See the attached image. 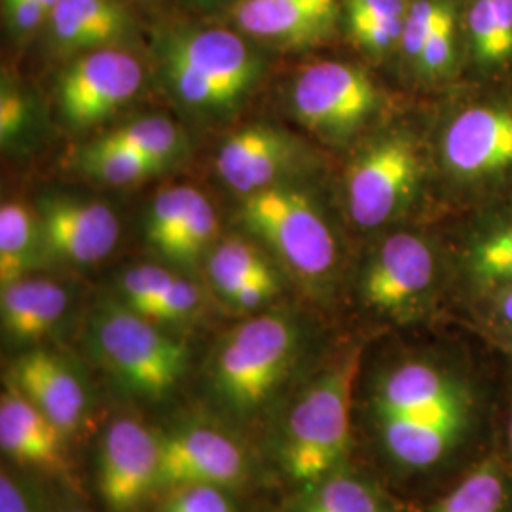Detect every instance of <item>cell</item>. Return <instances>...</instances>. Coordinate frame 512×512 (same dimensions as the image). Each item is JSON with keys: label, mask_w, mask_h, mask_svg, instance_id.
<instances>
[{"label": "cell", "mask_w": 512, "mask_h": 512, "mask_svg": "<svg viewBox=\"0 0 512 512\" xmlns=\"http://www.w3.org/2000/svg\"><path fill=\"white\" fill-rule=\"evenodd\" d=\"M48 18L55 40L65 48L105 46L126 25L112 0H59Z\"/></svg>", "instance_id": "obj_19"}, {"label": "cell", "mask_w": 512, "mask_h": 512, "mask_svg": "<svg viewBox=\"0 0 512 512\" xmlns=\"http://www.w3.org/2000/svg\"><path fill=\"white\" fill-rule=\"evenodd\" d=\"M512 486L499 459L478 465L429 512H509Z\"/></svg>", "instance_id": "obj_22"}, {"label": "cell", "mask_w": 512, "mask_h": 512, "mask_svg": "<svg viewBox=\"0 0 512 512\" xmlns=\"http://www.w3.org/2000/svg\"><path fill=\"white\" fill-rule=\"evenodd\" d=\"M207 268L211 283L224 302L251 281L277 277L264 255L239 239H228L217 245L209 256Z\"/></svg>", "instance_id": "obj_23"}, {"label": "cell", "mask_w": 512, "mask_h": 512, "mask_svg": "<svg viewBox=\"0 0 512 512\" xmlns=\"http://www.w3.org/2000/svg\"><path fill=\"white\" fill-rule=\"evenodd\" d=\"M160 512H234V505L230 490L198 484L167 492Z\"/></svg>", "instance_id": "obj_34"}, {"label": "cell", "mask_w": 512, "mask_h": 512, "mask_svg": "<svg viewBox=\"0 0 512 512\" xmlns=\"http://www.w3.org/2000/svg\"><path fill=\"white\" fill-rule=\"evenodd\" d=\"M0 512H46L6 469L0 473Z\"/></svg>", "instance_id": "obj_38"}, {"label": "cell", "mask_w": 512, "mask_h": 512, "mask_svg": "<svg viewBox=\"0 0 512 512\" xmlns=\"http://www.w3.org/2000/svg\"><path fill=\"white\" fill-rule=\"evenodd\" d=\"M99 148H124L165 165L181 147V135L175 124L165 118H147L116 129L93 143Z\"/></svg>", "instance_id": "obj_25"}, {"label": "cell", "mask_w": 512, "mask_h": 512, "mask_svg": "<svg viewBox=\"0 0 512 512\" xmlns=\"http://www.w3.org/2000/svg\"><path fill=\"white\" fill-rule=\"evenodd\" d=\"M46 253L42 224L25 203L6 202L0 207V287L29 277Z\"/></svg>", "instance_id": "obj_20"}, {"label": "cell", "mask_w": 512, "mask_h": 512, "mask_svg": "<svg viewBox=\"0 0 512 512\" xmlns=\"http://www.w3.org/2000/svg\"><path fill=\"white\" fill-rule=\"evenodd\" d=\"M361 359V348L351 349L287 404L277 440V463L296 490L308 488L348 463Z\"/></svg>", "instance_id": "obj_3"}, {"label": "cell", "mask_w": 512, "mask_h": 512, "mask_svg": "<svg viewBox=\"0 0 512 512\" xmlns=\"http://www.w3.org/2000/svg\"><path fill=\"white\" fill-rule=\"evenodd\" d=\"M291 99L300 122L330 139L355 133L380 107L368 74L340 61L310 65L296 78Z\"/></svg>", "instance_id": "obj_11"}, {"label": "cell", "mask_w": 512, "mask_h": 512, "mask_svg": "<svg viewBox=\"0 0 512 512\" xmlns=\"http://www.w3.org/2000/svg\"><path fill=\"white\" fill-rule=\"evenodd\" d=\"M57 2H59V0H42V4H44V8L48 10V14L54 10L55 4H57Z\"/></svg>", "instance_id": "obj_44"}, {"label": "cell", "mask_w": 512, "mask_h": 512, "mask_svg": "<svg viewBox=\"0 0 512 512\" xmlns=\"http://www.w3.org/2000/svg\"><path fill=\"white\" fill-rule=\"evenodd\" d=\"M366 418L384 458L401 473L418 475L444 465L471 437L478 399L456 368L404 359L374 380Z\"/></svg>", "instance_id": "obj_1"}, {"label": "cell", "mask_w": 512, "mask_h": 512, "mask_svg": "<svg viewBox=\"0 0 512 512\" xmlns=\"http://www.w3.org/2000/svg\"><path fill=\"white\" fill-rule=\"evenodd\" d=\"M421 175L420 147L410 135L389 133L372 141L349 165V217L361 228L384 226L414 200Z\"/></svg>", "instance_id": "obj_7"}, {"label": "cell", "mask_w": 512, "mask_h": 512, "mask_svg": "<svg viewBox=\"0 0 512 512\" xmlns=\"http://www.w3.org/2000/svg\"><path fill=\"white\" fill-rule=\"evenodd\" d=\"M164 67L173 92L196 109L234 105L258 76V61L249 46L222 29L171 38Z\"/></svg>", "instance_id": "obj_6"}, {"label": "cell", "mask_w": 512, "mask_h": 512, "mask_svg": "<svg viewBox=\"0 0 512 512\" xmlns=\"http://www.w3.org/2000/svg\"><path fill=\"white\" fill-rule=\"evenodd\" d=\"M177 275L162 266L143 264L126 270L120 277V298L129 310L147 317L173 285Z\"/></svg>", "instance_id": "obj_30"}, {"label": "cell", "mask_w": 512, "mask_h": 512, "mask_svg": "<svg viewBox=\"0 0 512 512\" xmlns=\"http://www.w3.org/2000/svg\"><path fill=\"white\" fill-rule=\"evenodd\" d=\"M38 217L46 253L73 264L107 258L120 238L118 219L105 203L48 198L40 202Z\"/></svg>", "instance_id": "obj_16"}, {"label": "cell", "mask_w": 512, "mask_h": 512, "mask_svg": "<svg viewBox=\"0 0 512 512\" xmlns=\"http://www.w3.org/2000/svg\"><path fill=\"white\" fill-rule=\"evenodd\" d=\"M494 313L505 327L512 329V287L495 293Z\"/></svg>", "instance_id": "obj_42"}, {"label": "cell", "mask_w": 512, "mask_h": 512, "mask_svg": "<svg viewBox=\"0 0 512 512\" xmlns=\"http://www.w3.org/2000/svg\"><path fill=\"white\" fill-rule=\"evenodd\" d=\"M217 228H219V220L213 205L203 194L196 192L188 217L184 220L177 238L165 256L181 264H194L213 243V239L217 236Z\"/></svg>", "instance_id": "obj_28"}, {"label": "cell", "mask_w": 512, "mask_h": 512, "mask_svg": "<svg viewBox=\"0 0 512 512\" xmlns=\"http://www.w3.org/2000/svg\"><path fill=\"white\" fill-rule=\"evenodd\" d=\"M8 384L71 440L93 423L92 389L78 368L52 349L23 351L10 365Z\"/></svg>", "instance_id": "obj_12"}, {"label": "cell", "mask_w": 512, "mask_h": 512, "mask_svg": "<svg viewBox=\"0 0 512 512\" xmlns=\"http://www.w3.org/2000/svg\"><path fill=\"white\" fill-rule=\"evenodd\" d=\"M86 344L112 385L137 403H164L186 374V344L122 300H105L92 311Z\"/></svg>", "instance_id": "obj_4"}, {"label": "cell", "mask_w": 512, "mask_h": 512, "mask_svg": "<svg viewBox=\"0 0 512 512\" xmlns=\"http://www.w3.org/2000/svg\"><path fill=\"white\" fill-rule=\"evenodd\" d=\"M160 437V492L183 486H217L238 490L251 475V459L232 427L209 421H181Z\"/></svg>", "instance_id": "obj_8"}, {"label": "cell", "mask_w": 512, "mask_h": 512, "mask_svg": "<svg viewBox=\"0 0 512 512\" xmlns=\"http://www.w3.org/2000/svg\"><path fill=\"white\" fill-rule=\"evenodd\" d=\"M6 12L12 27L19 33H29L44 21L48 10L42 0H6Z\"/></svg>", "instance_id": "obj_39"}, {"label": "cell", "mask_w": 512, "mask_h": 512, "mask_svg": "<svg viewBox=\"0 0 512 512\" xmlns=\"http://www.w3.org/2000/svg\"><path fill=\"white\" fill-rule=\"evenodd\" d=\"M291 512H395L378 484L340 469L298 490Z\"/></svg>", "instance_id": "obj_21"}, {"label": "cell", "mask_w": 512, "mask_h": 512, "mask_svg": "<svg viewBox=\"0 0 512 512\" xmlns=\"http://www.w3.org/2000/svg\"><path fill=\"white\" fill-rule=\"evenodd\" d=\"M162 456L158 431L122 416L99 442L97 490L110 512H137L160 494Z\"/></svg>", "instance_id": "obj_10"}, {"label": "cell", "mask_w": 512, "mask_h": 512, "mask_svg": "<svg viewBox=\"0 0 512 512\" xmlns=\"http://www.w3.org/2000/svg\"><path fill=\"white\" fill-rule=\"evenodd\" d=\"M511 349H512V340H511Z\"/></svg>", "instance_id": "obj_46"}, {"label": "cell", "mask_w": 512, "mask_h": 512, "mask_svg": "<svg viewBox=\"0 0 512 512\" xmlns=\"http://www.w3.org/2000/svg\"><path fill=\"white\" fill-rule=\"evenodd\" d=\"M454 38H456V21L452 10L440 19L439 25L427 38L420 57L418 69L427 76H440L446 73L454 59Z\"/></svg>", "instance_id": "obj_35"}, {"label": "cell", "mask_w": 512, "mask_h": 512, "mask_svg": "<svg viewBox=\"0 0 512 512\" xmlns=\"http://www.w3.org/2000/svg\"><path fill=\"white\" fill-rule=\"evenodd\" d=\"M202 306V293L200 289L184 279L179 277L173 281V285L167 289V293L160 298V302L150 311L147 319L154 321L156 325H181L194 319Z\"/></svg>", "instance_id": "obj_32"}, {"label": "cell", "mask_w": 512, "mask_h": 512, "mask_svg": "<svg viewBox=\"0 0 512 512\" xmlns=\"http://www.w3.org/2000/svg\"><path fill=\"white\" fill-rule=\"evenodd\" d=\"M495 23L499 27L503 46L509 57L512 55V0H490Z\"/></svg>", "instance_id": "obj_41"}, {"label": "cell", "mask_w": 512, "mask_h": 512, "mask_svg": "<svg viewBox=\"0 0 512 512\" xmlns=\"http://www.w3.org/2000/svg\"><path fill=\"white\" fill-rule=\"evenodd\" d=\"M71 439L29 403L16 387L0 395V446L21 467L42 475L67 480L74 488V465L69 454Z\"/></svg>", "instance_id": "obj_15"}, {"label": "cell", "mask_w": 512, "mask_h": 512, "mask_svg": "<svg viewBox=\"0 0 512 512\" xmlns=\"http://www.w3.org/2000/svg\"><path fill=\"white\" fill-rule=\"evenodd\" d=\"M355 40L372 52H385L401 42L404 18H349Z\"/></svg>", "instance_id": "obj_36"}, {"label": "cell", "mask_w": 512, "mask_h": 512, "mask_svg": "<svg viewBox=\"0 0 512 512\" xmlns=\"http://www.w3.org/2000/svg\"><path fill=\"white\" fill-rule=\"evenodd\" d=\"M306 355V332L291 313H262L228 330L203 370L207 406L234 431L272 420Z\"/></svg>", "instance_id": "obj_2"}, {"label": "cell", "mask_w": 512, "mask_h": 512, "mask_svg": "<svg viewBox=\"0 0 512 512\" xmlns=\"http://www.w3.org/2000/svg\"><path fill=\"white\" fill-rule=\"evenodd\" d=\"M27 120L25 97L12 86L4 84L0 93V141L10 143Z\"/></svg>", "instance_id": "obj_37"}, {"label": "cell", "mask_w": 512, "mask_h": 512, "mask_svg": "<svg viewBox=\"0 0 512 512\" xmlns=\"http://www.w3.org/2000/svg\"><path fill=\"white\" fill-rule=\"evenodd\" d=\"M196 192V188L184 184L169 186L162 190L150 205L147 238L162 255L169 253L184 220L188 217Z\"/></svg>", "instance_id": "obj_26"}, {"label": "cell", "mask_w": 512, "mask_h": 512, "mask_svg": "<svg viewBox=\"0 0 512 512\" xmlns=\"http://www.w3.org/2000/svg\"><path fill=\"white\" fill-rule=\"evenodd\" d=\"M82 164L93 177L110 184H131L152 177L164 165L145 154L124 148L90 147Z\"/></svg>", "instance_id": "obj_27"}, {"label": "cell", "mask_w": 512, "mask_h": 512, "mask_svg": "<svg viewBox=\"0 0 512 512\" xmlns=\"http://www.w3.org/2000/svg\"><path fill=\"white\" fill-rule=\"evenodd\" d=\"M439 283V260L427 239L399 232L384 239L366 262L359 294L368 310L395 321L418 317Z\"/></svg>", "instance_id": "obj_9"}, {"label": "cell", "mask_w": 512, "mask_h": 512, "mask_svg": "<svg viewBox=\"0 0 512 512\" xmlns=\"http://www.w3.org/2000/svg\"><path fill=\"white\" fill-rule=\"evenodd\" d=\"M509 439H511V448H512V410H511V420H509Z\"/></svg>", "instance_id": "obj_45"}, {"label": "cell", "mask_w": 512, "mask_h": 512, "mask_svg": "<svg viewBox=\"0 0 512 512\" xmlns=\"http://www.w3.org/2000/svg\"><path fill=\"white\" fill-rule=\"evenodd\" d=\"M141 84L143 69L133 55L99 48L78 57L61 76V112L76 126L95 124L129 103Z\"/></svg>", "instance_id": "obj_13"}, {"label": "cell", "mask_w": 512, "mask_h": 512, "mask_svg": "<svg viewBox=\"0 0 512 512\" xmlns=\"http://www.w3.org/2000/svg\"><path fill=\"white\" fill-rule=\"evenodd\" d=\"M65 287L46 277H23L2 287V332L16 344H35L54 332L69 308Z\"/></svg>", "instance_id": "obj_17"}, {"label": "cell", "mask_w": 512, "mask_h": 512, "mask_svg": "<svg viewBox=\"0 0 512 512\" xmlns=\"http://www.w3.org/2000/svg\"><path fill=\"white\" fill-rule=\"evenodd\" d=\"M338 0H241L238 25L253 37L300 44L329 29Z\"/></svg>", "instance_id": "obj_18"}, {"label": "cell", "mask_w": 512, "mask_h": 512, "mask_svg": "<svg viewBox=\"0 0 512 512\" xmlns=\"http://www.w3.org/2000/svg\"><path fill=\"white\" fill-rule=\"evenodd\" d=\"M452 8L440 0H418L414 2L404 18V31L401 44L404 54L410 59L418 61L421 50L439 25L440 19L444 18Z\"/></svg>", "instance_id": "obj_33"}, {"label": "cell", "mask_w": 512, "mask_h": 512, "mask_svg": "<svg viewBox=\"0 0 512 512\" xmlns=\"http://www.w3.org/2000/svg\"><path fill=\"white\" fill-rule=\"evenodd\" d=\"M59 512H92L88 511L84 505H80V503H76V501H65L63 503V507L59 509Z\"/></svg>", "instance_id": "obj_43"}, {"label": "cell", "mask_w": 512, "mask_h": 512, "mask_svg": "<svg viewBox=\"0 0 512 512\" xmlns=\"http://www.w3.org/2000/svg\"><path fill=\"white\" fill-rule=\"evenodd\" d=\"M467 270L480 289L497 293L512 287V219L473 241Z\"/></svg>", "instance_id": "obj_24"}, {"label": "cell", "mask_w": 512, "mask_h": 512, "mask_svg": "<svg viewBox=\"0 0 512 512\" xmlns=\"http://www.w3.org/2000/svg\"><path fill=\"white\" fill-rule=\"evenodd\" d=\"M469 31L476 59L480 63L501 65L509 61V54L503 46L490 0H473L469 10Z\"/></svg>", "instance_id": "obj_31"}, {"label": "cell", "mask_w": 512, "mask_h": 512, "mask_svg": "<svg viewBox=\"0 0 512 512\" xmlns=\"http://www.w3.org/2000/svg\"><path fill=\"white\" fill-rule=\"evenodd\" d=\"M241 222L264 239L310 291H329L338 268V245L329 220L293 188L268 186L243 196Z\"/></svg>", "instance_id": "obj_5"}, {"label": "cell", "mask_w": 512, "mask_h": 512, "mask_svg": "<svg viewBox=\"0 0 512 512\" xmlns=\"http://www.w3.org/2000/svg\"><path fill=\"white\" fill-rule=\"evenodd\" d=\"M406 0H348L349 18H406Z\"/></svg>", "instance_id": "obj_40"}, {"label": "cell", "mask_w": 512, "mask_h": 512, "mask_svg": "<svg viewBox=\"0 0 512 512\" xmlns=\"http://www.w3.org/2000/svg\"><path fill=\"white\" fill-rule=\"evenodd\" d=\"M279 131L268 126H247L230 135L217 154V171L222 181L232 186L256 156L268 147Z\"/></svg>", "instance_id": "obj_29"}, {"label": "cell", "mask_w": 512, "mask_h": 512, "mask_svg": "<svg viewBox=\"0 0 512 512\" xmlns=\"http://www.w3.org/2000/svg\"><path fill=\"white\" fill-rule=\"evenodd\" d=\"M442 160L461 181H486L512 169V107L459 110L442 135Z\"/></svg>", "instance_id": "obj_14"}]
</instances>
